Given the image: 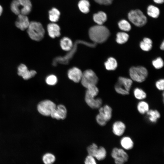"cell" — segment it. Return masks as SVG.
<instances>
[{"label": "cell", "instance_id": "obj_32", "mask_svg": "<svg viewBox=\"0 0 164 164\" xmlns=\"http://www.w3.org/2000/svg\"><path fill=\"white\" fill-rule=\"evenodd\" d=\"M106 151L103 147L98 148L94 157L98 160H101L105 158L106 155Z\"/></svg>", "mask_w": 164, "mask_h": 164}, {"label": "cell", "instance_id": "obj_18", "mask_svg": "<svg viewBox=\"0 0 164 164\" xmlns=\"http://www.w3.org/2000/svg\"><path fill=\"white\" fill-rule=\"evenodd\" d=\"M47 30L49 36L52 38L59 37L60 35V27L56 24H49L47 26Z\"/></svg>", "mask_w": 164, "mask_h": 164}, {"label": "cell", "instance_id": "obj_11", "mask_svg": "<svg viewBox=\"0 0 164 164\" xmlns=\"http://www.w3.org/2000/svg\"><path fill=\"white\" fill-rule=\"evenodd\" d=\"M18 74L24 80H28L34 77L36 72L33 70H29L25 65L21 64L18 68Z\"/></svg>", "mask_w": 164, "mask_h": 164}, {"label": "cell", "instance_id": "obj_37", "mask_svg": "<svg viewBox=\"0 0 164 164\" xmlns=\"http://www.w3.org/2000/svg\"><path fill=\"white\" fill-rule=\"evenodd\" d=\"M153 66L157 69H159L162 67L163 66V62L162 59L160 57H158L153 60L152 62Z\"/></svg>", "mask_w": 164, "mask_h": 164}, {"label": "cell", "instance_id": "obj_19", "mask_svg": "<svg viewBox=\"0 0 164 164\" xmlns=\"http://www.w3.org/2000/svg\"><path fill=\"white\" fill-rule=\"evenodd\" d=\"M148 121L152 123H155L161 117L159 112L156 109H150L146 114Z\"/></svg>", "mask_w": 164, "mask_h": 164}, {"label": "cell", "instance_id": "obj_22", "mask_svg": "<svg viewBox=\"0 0 164 164\" xmlns=\"http://www.w3.org/2000/svg\"><path fill=\"white\" fill-rule=\"evenodd\" d=\"M93 18L95 22L98 25H102L106 21L107 16L105 12L102 11H100L94 14Z\"/></svg>", "mask_w": 164, "mask_h": 164}, {"label": "cell", "instance_id": "obj_17", "mask_svg": "<svg viewBox=\"0 0 164 164\" xmlns=\"http://www.w3.org/2000/svg\"><path fill=\"white\" fill-rule=\"evenodd\" d=\"M99 113L108 121L111 118L112 115V109L108 105L106 104L101 106L99 109Z\"/></svg>", "mask_w": 164, "mask_h": 164}, {"label": "cell", "instance_id": "obj_35", "mask_svg": "<svg viewBox=\"0 0 164 164\" xmlns=\"http://www.w3.org/2000/svg\"><path fill=\"white\" fill-rule=\"evenodd\" d=\"M98 149V147L97 145L94 143L89 146L87 149L88 155L94 157Z\"/></svg>", "mask_w": 164, "mask_h": 164}, {"label": "cell", "instance_id": "obj_27", "mask_svg": "<svg viewBox=\"0 0 164 164\" xmlns=\"http://www.w3.org/2000/svg\"><path fill=\"white\" fill-rule=\"evenodd\" d=\"M90 4L87 0H81L78 4L80 11L83 13H87L89 11Z\"/></svg>", "mask_w": 164, "mask_h": 164}, {"label": "cell", "instance_id": "obj_15", "mask_svg": "<svg viewBox=\"0 0 164 164\" xmlns=\"http://www.w3.org/2000/svg\"><path fill=\"white\" fill-rule=\"evenodd\" d=\"M95 97L85 94V102L91 108L93 109H99L102 106V100L100 98H95Z\"/></svg>", "mask_w": 164, "mask_h": 164}, {"label": "cell", "instance_id": "obj_40", "mask_svg": "<svg viewBox=\"0 0 164 164\" xmlns=\"http://www.w3.org/2000/svg\"><path fill=\"white\" fill-rule=\"evenodd\" d=\"M157 89L160 91H163L164 89V80L161 79L157 81L155 83Z\"/></svg>", "mask_w": 164, "mask_h": 164}, {"label": "cell", "instance_id": "obj_33", "mask_svg": "<svg viewBox=\"0 0 164 164\" xmlns=\"http://www.w3.org/2000/svg\"><path fill=\"white\" fill-rule=\"evenodd\" d=\"M42 159L45 164H52L55 160V157L52 154L48 153L43 155Z\"/></svg>", "mask_w": 164, "mask_h": 164}, {"label": "cell", "instance_id": "obj_16", "mask_svg": "<svg viewBox=\"0 0 164 164\" xmlns=\"http://www.w3.org/2000/svg\"><path fill=\"white\" fill-rule=\"evenodd\" d=\"M82 74L81 70L76 67L70 69L67 73L68 78L75 83H78L80 81Z\"/></svg>", "mask_w": 164, "mask_h": 164}, {"label": "cell", "instance_id": "obj_30", "mask_svg": "<svg viewBox=\"0 0 164 164\" xmlns=\"http://www.w3.org/2000/svg\"><path fill=\"white\" fill-rule=\"evenodd\" d=\"M116 41L119 44H123L126 42L129 38L128 34L124 32H118L116 35Z\"/></svg>", "mask_w": 164, "mask_h": 164}, {"label": "cell", "instance_id": "obj_41", "mask_svg": "<svg viewBox=\"0 0 164 164\" xmlns=\"http://www.w3.org/2000/svg\"><path fill=\"white\" fill-rule=\"evenodd\" d=\"M97 3L105 5H109L111 4L113 0H94Z\"/></svg>", "mask_w": 164, "mask_h": 164}, {"label": "cell", "instance_id": "obj_10", "mask_svg": "<svg viewBox=\"0 0 164 164\" xmlns=\"http://www.w3.org/2000/svg\"><path fill=\"white\" fill-rule=\"evenodd\" d=\"M111 155L116 164H123L128 159V155L123 149L116 147L113 149Z\"/></svg>", "mask_w": 164, "mask_h": 164}, {"label": "cell", "instance_id": "obj_34", "mask_svg": "<svg viewBox=\"0 0 164 164\" xmlns=\"http://www.w3.org/2000/svg\"><path fill=\"white\" fill-rule=\"evenodd\" d=\"M118 25L119 28L125 31H128L131 29V26L127 20L123 19L119 22Z\"/></svg>", "mask_w": 164, "mask_h": 164}, {"label": "cell", "instance_id": "obj_23", "mask_svg": "<svg viewBox=\"0 0 164 164\" xmlns=\"http://www.w3.org/2000/svg\"><path fill=\"white\" fill-rule=\"evenodd\" d=\"M60 46L64 50L69 51L73 47V44L70 39L67 37H64L60 41Z\"/></svg>", "mask_w": 164, "mask_h": 164}, {"label": "cell", "instance_id": "obj_29", "mask_svg": "<svg viewBox=\"0 0 164 164\" xmlns=\"http://www.w3.org/2000/svg\"><path fill=\"white\" fill-rule=\"evenodd\" d=\"M147 13L148 15L151 17L157 18L159 16L160 12L157 7L151 5L148 7Z\"/></svg>", "mask_w": 164, "mask_h": 164}, {"label": "cell", "instance_id": "obj_42", "mask_svg": "<svg viewBox=\"0 0 164 164\" xmlns=\"http://www.w3.org/2000/svg\"><path fill=\"white\" fill-rule=\"evenodd\" d=\"M153 1L156 3L162 4L164 2V0H153Z\"/></svg>", "mask_w": 164, "mask_h": 164}, {"label": "cell", "instance_id": "obj_20", "mask_svg": "<svg viewBox=\"0 0 164 164\" xmlns=\"http://www.w3.org/2000/svg\"><path fill=\"white\" fill-rule=\"evenodd\" d=\"M120 144L124 149L128 150L132 149L134 146V142L129 136H125L123 137L120 141Z\"/></svg>", "mask_w": 164, "mask_h": 164}, {"label": "cell", "instance_id": "obj_5", "mask_svg": "<svg viewBox=\"0 0 164 164\" xmlns=\"http://www.w3.org/2000/svg\"><path fill=\"white\" fill-rule=\"evenodd\" d=\"M132 84L131 79L120 77L114 86L115 91L118 94L122 95H128Z\"/></svg>", "mask_w": 164, "mask_h": 164}, {"label": "cell", "instance_id": "obj_4", "mask_svg": "<svg viewBox=\"0 0 164 164\" xmlns=\"http://www.w3.org/2000/svg\"><path fill=\"white\" fill-rule=\"evenodd\" d=\"M27 32L32 39L37 41H40L43 39L45 32L41 24L36 21L30 22L27 29Z\"/></svg>", "mask_w": 164, "mask_h": 164}, {"label": "cell", "instance_id": "obj_25", "mask_svg": "<svg viewBox=\"0 0 164 164\" xmlns=\"http://www.w3.org/2000/svg\"><path fill=\"white\" fill-rule=\"evenodd\" d=\"M133 95L139 101L144 100L147 97L146 92L141 88L136 87L133 91Z\"/></svg>", "mask_w": 164, "mask_h": 164}, {"label": "cell", "instance_id": "obj_21", "mask_svg": "<svg viewBox=\"0 0 164 164\" xmlns=\"http://www.w3.org/2000/svg\"><path fill=\"white\" fill-rule=\"evenodd\" d=\"M148 103L144 100L139 101L137 103L136 108L138 111L141 114H145L150 109Z\"/></svg>", "mask_w": 164, "mask_h": 164}, {"label": "cell", "instance_id": "obj_36", "mask_svg": "<svg viewBox=\"0 0 164 164\" xmlns=\"http://www.w3.org/2000/svg\"><path fill=\"white\" fill-rule=\"evenodd\" d=\"M46 83L50 85H53L56 84L57 81V79L56 76L54 75H50L46 78Z\"/></svg>", "mask_w": 164, "mask_h": 164}, {"label": "cell", "instance_id": "obj_12", "mask_svg": "<svg viewBox=\"0 0 164 164\" xmlns=\"http://www.w3.org/2000/svg\"><path fill=\"white\" fill-rule=\"evenodd\" d=\"M126 129L125 124L121 121H116L112 125V132L114 135L117 136H122L125 133Z\"/></svg>", "mask_w": 164, "mask_h": 164}, {"label": "cell", "instance_id": "obj_38", "mask_svg": "<svg viewBox=\"0 0 164 164\" xmlns=\"http://www.w3.org/2000/svg\"><path fill=\"white\" fill-rule=\"evenodd\" d=\"M96 121L97 124L102 126H105L108 122L104 118L98 113L96 117Z\"/></svg>", "mask_w": 164, "mask_h": 164}, {"label": "cell", "instance_id": "obj_39", "mask_svg": "<svg viewBox=\"0 0 164 164\" xmlns=\"http://www.w3.org/2000/svg\"><path fill=\"white\" fill-rule=\"evenodd\" d=\"M84 163L85 164H97L94 157L89 155L85 158Z\"/></svg>", "mask_w": 164, "mask_h": 164}, {"label": "cell", "instance_id": "obj_2", "mask_svg": "<svg viewBox=\"0 0 164 164\" xmlns=\"http://www.w3.org/2000/svg\"><path fill=\"white\" fill-rule=\"evenodd\" d=\"M79 43L83 44L90 47H94L96 46L97 44V43H91L81 40H77L73 44L71 49L68 51V52L66 55L62 56H57L53 59L52 62L53 66H55L58 63L63 64H68L77 51V45Z\"/></svg>", "mask_w": 164, "mask_h": 164}, {"label": "cell", "instance_id": "obj_26", "mask_svg": "<svg viewBox=\"0 0 164 164\" xmlns=\"http://www.w3.org/2000/svg\"><path fill=\"white\" fill-rule=\"evenodd\" d=\"M117 63L116 60L114 58H109L104 63L105 68L108 70H114L117 67Z\"/></svg>", "mask_w": 164, "mask_h": 164}, {"label": "cell", "instance_id": "obj_28", "mask_svg": "<svg viewBox=\"0 0 164 164\" xmlns=\"http://www.w3.org/2000/svg\"><path fill=\"white\" fill-rule=\"evenodd\" d=\"M60 15V12L57 9L53 8L49 12V19L52 22H56L59 19Z\"/></svg>", "mask_w": 164, "mask_h": 164}, {"label": "cell", "instance_id": "obj_7", "mask_svg": "<svg viewBox=\"0 0 164 164\" xmlns=\"http://www.w3.org/2000/svg\"><path fill=\"white\" fill-rule=\"evenodd\" d=\"M128 17L130 21L138 27L145 25L147 21L146 16L139 9L131 11L128 14Z\"/></svg>", "mask_w": 164, "mask_h": 164}, {"label": "cell", "instance_id": "obj_8", "mask_svg": "<svg viewBox=\"0 0 164 164\" xmlns=\"http://www.w3.org/2000/svg\"><path fill=\"white\" fill-rule=\"evenodd\" d=\"M98 80L94 72L91 69H88L83 73L80 81L82 85L86 88L91 85H96Z\"/></svg>", "mask_w": 164, "mask_h": 164}, {"label": "cell", "instance_id": "obj_6", "mask_svg": "<svg viewBox=\"0 0 164 164\" xmlns=\"http://www.w3.org/2000/svg\"><path fill=\"white\" fill-rule=\"evenodd\" d=\"M129 74L132 80L141 83L145 80L148 72L146 69L143 67H133L129 70Z\"/></svg>", "mask_w": 164, "mask_h": 164}, {"label": "cell", "instance_id": "obj_9", "mask_svg": "<svg viewBox=\"0 0 164 164\" xmlns=\"http://www.w3.org/2000/svg\"><path fill=\"white\" fill-rule=\"evenodd\" d=\"M56 107V104L52 101L45 100L40 102L37 106L38 111L42 115L46 116L50 115Z\"/></svg>", "mask_w": 164, "mask_h": 164}, {"label": "cell", "instance_id": "obj_31", "mask_svg": "<svg viewBox=\"0 0 164 164\" xmlns=\"http://www.w3.org/2000/svg\"><path fill=\"white\" fill-rule=\"evenodd\" d=\"M85 94L95 97L99 93V89L96 85H92L87 88Z\"/></svg>", "mask_w": 164, "mask_h": 164}, {"label": "cell", "instance_id": "obj_14", "mask_svg": "<svg viewBox=\"0 0 164 164\" xmlns=\"http://www.w3.org/2000/svg\"><path fill=\"white\" fill-rule=\"evenodd\" d=\"M15 22L16 27L22 31L27 29L30 22L27 15L19 14Z\"/></svg>", "mask_w": 164, "mask_h": 164}, {"label": "cell", "instance_id": "obj_24", "mask_svg": "<svg viewBox=\"0 0 164 164\" xmlns=\"http://www.w3.org/2000/svg\"><path fill=\"white\" fill-rule=\"evenodd\" d=\"M141 49L144 51H148L150 50L152 47V41L149 38H145L140 44Z\"/></svg>", "mask_w": 164, "mask_h": 164}, {"label": "cell", "instance_id": "obj_1", "mask_svg": "<svg viewBox=\"0 0 164 164\" xmlns=\"http://www.w3.org/2000/svg\"><path fill=\"white\" fill-rule=\"evenodd\" d=\"M110 35L108 29L102 25H97L91 27L89 30L90 39L93 43L97 44L105 42Z\"/></svg>", "mask_w": 164, "mask_h": 164}, {"label": "cell", "instance_id": "obj_13", "mask_svg": "<svg viewBox=\"0 0 164 164\" xmlns=\"http://www.w3.org/2000/svg\"><path fill=\"white\" fill-rule=\"evenodd\" d=\"M67 110L63 104L58 105L53 111L50 116L57 120L64 119L66 117Z\"/></svg>", "mask_w": 164, "mask_h": 164}, {"label": "cell", "instance_id": "obj_44", "mask_svg": "<svg viewBox=\"0 0 164 164\" xmlns=\"http://www.w3.org/2000/svg\"><path fill=\"white\" fill-rule=\"evenodd\" d=\"M3 12V8L2 6L0 5V16L1 15Z\"/></svg>", "mask_w": 164, "mask_h": 164}, {"label": "cell", "instance_id": "obj_43", "mask_svg": "<svg viewBox=\"0 0 164 164\" xmlns=\"http://www.w3.org/2000/svg\"><path fill=\"white\" fill-rule=\"evenodd\" d=\"M160 48L161 50H163L164 49V41L162 42V43L160 46Z\"/></svg>", "mask_w": 164, "mask_h": 164}, {"label": "cell", "instance_id": "obj_3", "mask_svg": "<svg viewBox=\"0 0 164 164\" xmlns=\"http://www.w3.org/2000/svg\"><path fill=\"white\" fill-rule=\"evenodd\" d=\"M10 7L12 12L15 15H27L31 11L32 4L30 0H13Z\"/></svg>", "mask_w": 164, "mask_h": 164}]
</instances>
